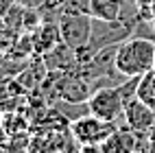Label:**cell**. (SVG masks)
<instances>
[{"mask_svg":"<svg viewBox=\"0 0 155 153\" xmlns=\"http://www.w3.org/2000/svg\"><path fill=\"white\" fill-rule=\"evenodd\" d=\"M155 66V42L144 37H129L116 50V68L127 77L144 75Z\"/></svg>","mask_w":155,"mask_h":153,"instance_id":"cell-2","label":"cell"},{"mask_svg":"<svg viewBox=\"0 0 155 153\" xmlns=\"http://www.w3.org/2000/svg\"><path fill=\"white\" fill-rule=\"evenodd\" d=\"M136 2L142 7V9H149V5H151V0H136Z\"/></svg>","mask_w":155,"mask_h":153,"instance_id":"cell-15","label":"cell"},{"mask_svg":"<svg viewBox=\"0 0 155 153\" xmlns=\"http://www.w3.org/2000/svg\"><path fill=\"white\" fill-rule=\"evenodd\" d=\"M39 57L44 59L48 72H68V70H74L79 66V53H77V48L68 46L66 42H59L57 46H53L48 53L39 55Z\"/></svg>","mask_w":155,"mask_h":153,"instance_id":"cell-7","label":"cell"},{"mask_svg":"<svg viewBox=\"0 0 155 153\" xmlns=\"http://www.w3.org/2000/svg\"><path fill=\"white\" fill-rule=\"evenodd\" d=\"M125 122L136 134H151L155 127V109L136 96L125 105Z\"/></svg>","mask_w":155,"mask_h":153,"instance_id":"cell-6","label":"cell"},{"mask_svg":"<svg viewBox=\"0 0 155 153\" xmlns=\"http://www.w3.org/2000/svg\"><path fill=\"white\" fill-rule=\"evenodd\" d=\"M90 111L94 116L109 120V122H118L125 120V98L120 96L118 88H103L92 92V96L87 98Z\"/></svg>","mask_w":155,"mask_h":153,"instance_id":"cell-5","label":"cell"},{"mask_svg":"<svg viewBox=\"0 0 155 153\" xmlns=\"http://www.w3.org/2000/svg\"><path fill=\"white\" fill-rule=\"evenodd\" d=\"M138 98H142L147 105H151L155 109V70L144 72L138 85Z\"/></svg>","mask_w":155,"mask_h":153,"instance_id":"cell-12","label":"cell"},{"mask_svg":"<svg viewBox=\"0 0 155 153\" xmlns=\"http://www.w3.org/2000/svg\"><path fill=\"white\" fill-rule=\"evenodd\" d=\"M136 147H138V136L125 122L101 145V151L103 153H131V151H136Z\"/></svg>","mask_w":155,"mask_h":153,"instance_id":"cell-9","label":"cell"},{"mask_svg":"<svg viewBox=\"0 0 155 153\" xmlns=\"http://www.w3.org/2000/svg\"><path fill=\"white\" fill-rule=\"evenodd\" d=\"M133 33V24L122 22V20H101V18H92V33L87 44L77 50L79 53V64L87 61L92 55H96L98 50L109 48V46H118L125 39H129Z\"/></svg>","mask_w":155,"mask_h":153,"instance_id":"cell-1","label":"cell"},{"mask_svg":"<svg viewBox=\"0 0 155 153\" xmlns=\"http://www.w3.org/2000/svg\"><path fill=\"white\" fill-rule=\"evenodd\" d=\"M59 31H61V42L81 50L87 44L92 33V15L81 11H64L59 18Z\"/></svg>","mask_w":155,"mask_h":153,"instance_id":"cell-4","label":"cell"},{"mask_svg":"<svg viewBox=\"0 0 155 153\" xmlns=\"http://www.w3.org/2000/svg\"><path fill=\"white\" fill-rule=\"evenodd\" d=\"M31 35H33V50H35V55H44L53 46H57L61 42L59 22H55V20H42V24H39Z\"/></svg>","mask_w":155,"mask_h":153,"instance_id":"cell-8","label":"cell"},{"mask_svg":"<svg viewBox=\"0 0 155 153\" xmlns=\"http://www.w3.org/2000/svg\"><path fill=\"white\" fill-rule=\"evenodd\" d=\"M118 127H120L118 122H109V120H103L94 114H87V116L72 122V136H74V140L81 147H87V145L101 147Z\"/></svg>","mask_w":155,"mask_h":153,"instance_id":"cell-3","label":"cell"},{"mask_svg":"<svg viewBox=\"0 0 155 153\" xmlns=\"http://www.w3.org/2000/svg\"><path fill=\"white\" fill-rule=\"evenodd\" d=\"M81 153H103L98 145H87V147H81Z\"/></svg>","mask_w":155,"mask_h":153,"instance_id":"cell-13","label":"cell"},{"mask_svg":"<svg viewBox=\"0 0 155 153\" xmlns=\"http://www.w3.org/2000/svg\"><path fill=\"white\" fill-rule=\"evenodd\" d=\"M131 153H142V151H138V149H136V151H131Z\"/></svg>","mask_w":155,"mask_h":153,"instance_id":"cell-16","label":"cell"},{"mask_svg":"<svg viewBox=\"0 0 155 153\" xmlns=\"http://www.w3.org/2000/svg\"><path fill=\"white\" fill-rule=\"evenodd\" d=\"M153 70H155V66H153Z\"/></svg>","mask_w":155,"mask_h":153,"instance_id":"cell-17","label":"cell"},{"mask_svg":"<svg viewBox=\"0 0 155 153\" xmlns=\"http://www.w3.org/2000/svg\"><path fill=\"white\" fill-rule=\"evenodd\" d=\"M92 18L118 20L120 18V0H92Z\"/></svg>","mask_w":155,"mask_h":153,"instance_id":"cell-11","label":"cell"},{"mask_svg":"<svg viewBox=\"0 0 155 153\" xmlns=\"http://www.w3.org/2000/svg\"><path fill=\"white\" fill-rule=\"evenodd\" d=\"M149 13H151V18L155 20V0H151V5H149Z\"/></svg>","mask_w":155,"mask_h":153,"instance_id":"cell-14","label":"cell"},{"mask_svg":"<svg viewBox=\"0 0 155 153\" xmlns=\"http://www.w3.org/2000/svg\"><path fill=\"white\" fill-rule=\"evenodd\" d=\"M53 109L57 111L59 116H64L66 120H70V122H74V120H79V118L92 114L87 101H66V98H57L55 103H53Z\"/></svg>","mask_w":155,"mask_h":153,"instance_id":"cell-10","label":"cell"}]
</instances>
